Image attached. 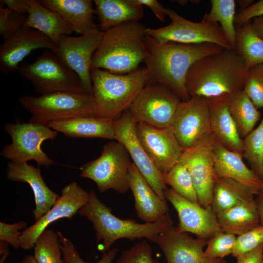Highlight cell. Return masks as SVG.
Masks as SVG:
<instances>
[{
    "label": "cell",
    "mask_w": 263,
    "mask_h": 263,
    "mask_svg": "<svg viewBox=\"0 0 263 263\" xmlns=\"http://www.w3.org/2000/svg\"><path fill=\"white\" fill-rule=\"evenodd\" d=\"M145 64L148 83L162 85L175 93L182 101L190 98L186 88L187 73L198 59L225 48L211 43H160L146 34Z\"/></svg>",
    "instance_id": "1"
},
{
    "label": "cell",
    "mask_w": 263,
    "mask_h": 263,
    "mask_svg": "<svg viewBox=\"0 0 263 263\" xmlns=\"http://www.w3.org/2000/svg\"><path fill=\"white\" fill-rule=\"evenodd\" d=\"M247 70L243 57L234 50L224 49L195 62L186 79L188 95L209 98L243 90Z\"/></svg>",
    "instance_id": "2"
},
{
    "label": "cell",
    "mask_w": 263,
    "mask_h": 263,
    "mask_svg": "<svg viewBox=\"0 0 263 263\" xmlns=\"http://www.w3.org/2000/svg\"><path fill=\"white\" fill-rule=\"evenodd\" d=\"M145 26L138 21H128L104 32L94 53L91 68L124 75L136 70L145 56Z\"/></svg>",
    "instance_id": "3"
},
{
    "label": "cell",
    "mask_w": 263,
    "mask_h": 263,
    "mask_svg": "<svg viewBox=\"0 0 263 263\" xmlns=\"http://www.w3.org/2000/svg\"><path fill=\"white\" fill-rule=\"evenodd\" d=\"M89 193V201L77 214L92 223L97 242H102L103 252L110 250L113 243L122 238L131 240L145 238L154 243L160 234L173 226L169 214L151 223L141 224L132 219H121L113 214L111 208L104 204L94 190H90Z\"/></svg>",
    "instance_id": "4"
},
{
    "label": "cell",
    "mask_w": 263,
    "mask_h": 263,
    "mask_svg": "<svg viewBox=\"0 0 263 263\" xmlns=\"http://www.w3.org/2000/svg\"><path fill=\"white\" fill-rule=\"evenodd\" d=\"M97 116L115 119L127 110L148 83L145 67L124 75L91 68Z\"/></svg>",
    "instance_id": "5"
},
{
    "label": "cell",
    "mask_w": 263,
    "mask_h": 263,
    "mask_svg": "<svg viewBox=\"0 0 263 263\" xmlns=\"http://www.w3.org/2000/svg\"><path fill=\"white\" fill-rule=\"evenodd\" d=\"M19 101L31 113L30 122L47 125L57 121L85 116H96L93 95L56 93L35 97L24 95Z\"/></svg>",
    "instance_id": "6"
},
{
    "label": "cell",
    "mask_w": 263,
    "mask_h": 263,
    "mask_svg": "<svg viewBox=\"0 0 263 263\" xmlns=\"http://www.w3.org/2000/svg\"><path fill=\"white\" fill-rule=\"evenodd\" d=\"M18 71L40 95L56 93L89 94L77 75L49 49H45L33 62L23 63Z\"/></svg>",
    "instance_id": "7"
},
{
    "label": "cell",
    "mask_w": 263,
    "mask_h": 263,
    "mask_svg": "<svg viewBox=\"0 0 263 263\" xmlns=\"http://www.w3.org/2000/svg\"><path fill=\"white\" fill-rule=\"evenodd\" d=\"M130 157L121 143L110 142L103 147L99 157L80 168V176L94 181L100 192L111 189L125 193L130 189L128 172L132 163Z\"/></svg>",
    "instance_id": "8"
},
{
    "label": "cell",
    "mask_w": 263,
    "mask_h": 263,
    "mask_svg": "<svg viewBox=\"0 0 263 263\" xmlns=\"http://www.w3.org/2000/svg\"><path fill=\"white\" fill-rule=\"evenodd\" d=\"M4 129L12 140L0 151V155L5 159L15 163L34 160L38 166L48 167L55 164L43 151L41 145L44 141L55 139L58 132L46 125L30 122L5 123Z\"/></svg>",
    "instance_id": "9"
},
{
    "label": "cell",
    "mask_w": 263,
    "mask_h": 263,
    "mask_svg": "<svg viewBox=\"0 0 263 263\" xmlns=\"http://www.w3.org/2000/svg\"><path fill=\"white\" fill-rule=\"evenodd\" d=\"M167 15L171 23L165 27L152 29L147 28L146 34L160 43L171 41L184 44L211 43L225 49H231L220 26L206 21L199 22L188 20L171 9L166 8Z\"/></svg>",
    "instance_id": "10"
},
{
    "label": "cell",
    "mask_w": 263,
    "mask_h": 263,
    "mask_svg": "<svg viewBox=\"0 0 263 263\" xmlns=\"http://www.w3.org/2000/svg\"><path fill=\"white\" fill-rule=\"evenodd\" d=\"M173 91L155 83H148L127 109L136 123L154 127L169 126L179 103Z\"/></svg>",
    "instance_id": "11"
},
{
    "label": "cell",
    "mask_w": 263,
    "mask_h": 263,
    "mask_svg": "<svg viewBox=\"0 0 263 263\" xmlns=\"http://www.w3.org/2000/svg\"><path fill=\"white\" fill-rule=\"evenodd\" d=\"M214 136L209 133L192 147L184 149L179 161L188 169L196 189L199 204L211 207L215 177L214 172Z\"/></svg>",
    "instance_id": "12"
},
{
    "label": "cell",
    "mask_w": 263,
    "mask_h": 263,
    "mask_svg": "<svg viewBox=\"0 0 263 263\" xmlns=\"http://www.w3.org/2000/svg\"><path fill=\"white\" fill-rule=\"evenodd\" d=\"M114 124L115 139L125 147L133 163L155 193L162 199L167 201L164 193L168 188L163 173L141 145L136 132V123L128 109L114 119Z\"/></svg>",
    "instance_id": "13"
},
{
    "label": "cell",
    "mask_w": 263,
    "mask_h": 263,
    "mask_svg": "<svg viewBox=\"0 0 263 263\" xmlns=\"http://www.w3.org/2000/svg\"><path fill=\"white\" fill-rule=\"evenodd\" d=\"M103 34L104 32L97 29L78 37L62 36L55 53L67 66L77 75L86 90L92 95L91 62Z\"/></svg>",
    "instance_id": "14"
},
{
    "label": "cell",
    "mask_w": 263,
    "mask_h": 263,
    "mask_svg": "<svg viewBox=\"0 0 263 263\" xmlns=\"http://www.w3.org/2000/svg\"><path fill=\"white\" fill-rule=\"evenodd\" d=\"M169 127L183 150L212 132L207 98L193 96L181 101Z\"/></svg>",
    "instance_id": "15"
},
{
    "label": "cell",
    "mask_w": 263,
    "mask_h": 263,
    "mask_svg": "<svg viewBox=\"0 0 263 263\" xmlns=\"http://www.w3.org/2000/svg\"><path fill=\"white\" fill-rule=\"evenodd\" d=\"M90 199V193L73 182L61 189V195L51 208L32 225L22 231L20 248L31 249L38 236L54 222L71 218Z\"/></svg>",
    "instance_id": "16"
},
{
    "label": "cell",
    "mask_w": 263,
    "mask_h": 263,
    "mask_svg": "<svg viewBox=\"0 0 263 263\" xmlns=\"http://www.w3.org/2000/svg\"><path fill=\"white\" fill-rule=\"evenodd\" d=\"M164 194L177 213L179 223L176 227L179 231L207 240L221 231L211 207H204L192 202L171 188H167Z\"/></svg>",
    "instance_id": "17"
},
{
    "label": "cell",
    "mask_w": 263,
    "mask_h": 263,
    "mask_svg": "<svg viewBox=\"0 0 263 263\" xmlns=\"http://www.w3.org/2000/svg\"><path fill=\"white\" fill-rule=\"evenodd\" d=\"M136 129L141 145L162 173L179 161L183 149L169 127L159 128L140 122L136 123Z\"/></svg>",
    "instance_id": "18"
},
{
    "label": "cell",
    "mask_w": 263,
    "mask_h": 263,
    "mask_svg": "<svg viewBox=\"0 0 263 263\" xmlns=\"http://www.w3.org/2000/svg\"><path fill=\"white\" fill-rule=\"evenodd\" d=\"M207 240L194 238L172 226L160 234L154 243L163 252L167 263H228L224 259H213L204 253Z\"/></svg>",
    "instance_id": "19"
},
{
    "label": "cell",
    "mask_w": 263,
    "mask_h": 263,
    "mask_svg": "<svg viewBox=\"0 0 263 263\" xmlns=\"http://www.w3.org/2000/svg\"><path fill=\"white\" fill-rule=\"evenodd\" d=\"M45 48L56 53L57 46L37 30L23 27L0 46V70L3 75L19 71V64L33 51Z\"/></svg>",
    "instance_id": "20"
},
{
    "label": "cell",
    "mask_w": 263,
    "mask_h": 263,
    "mask_svg": "<svg viewBox=\"0 0 263 263\" xmlns=\"http://www.w3.org/2000/svg\"><path fill=\"white\" fill-rule=\"evenodd\" d=\"M128 181L134 197L136 214L140 220L151 223L169 214L167 201L155 193L132 162L128 169Z\"/></svg>",
    "instance_id": "21"
},
{
    "label": "cell",
    "mask_w": 263,
    "mask_h": 263,
    "mask_svg": "<svg viewBox=\"0 0 263 263\" xmlns=\"http://www.w3.org/2000/svg\"><path fill=\"white\" fill-rule=\"evenodd\" d=\"M213 153L215 179H232L248 188L254 195L263 188V181L245 165L243 155L226 149L215 137Z\"/></svg>",
    "instance_id": "22"
},
{
    "label": "cell",
    "mask_w": 263,
    "mask_h": 263,
    "mask_svg": "<svg viewBox=\"0 0 263 263\" xmlns=\"http://www.w3.org/2000/svg\"><path fill=\"white\" fill-rule=\"evenodd\" d=\"M7 178L12 181L29 185L34 195L36 207L33 214L36 221L47 213L59 198V195L47 186L39 168L27 162H10L7 164Z\"/></svg>",
    "instance_id": "23"
},
{
    "label": "cell",
    "mask_w": 263,
    "mask_h": 263,
    "mask_svg": "<svg viewBox=\"0 0 263 263\" xmlns=\"http://www.w3.org/2000/svg\"><path fill=\"white\" fill-rule=\"evenodd\" d=\"M229 94L207 98L211 132L215 138L230 150L242 154L243 139L240 136L228 108Z\"/></svg>",
    "instance_id": "24"
},
{
    "label": "cell",
    "mask_w": 263,
    "mask_h": 263,
    "mask_svg": "<svg viewBox=\"0 0 263 263\" xmlns=\"http://www.w3.org/2000/svg\"><path fill=\"white\" fill-rule=\"evenodd\" d=\"M114 120L96 116H85L57 121L47 126L73 138L115 139Z\"/></svg>",
    "instance_id": "25"
},
{
    "label": "cell",
    "mask_w": 263,
    "mask_h": 263,
    "mask_svg": "<svg viewBox=\"0 0 263 263\" xmlns=\"http://www.w3.org/2000/svg\"><path fill=\"white\" fill-rule=\"evenodd\" d=\"M45 7L61 17L74 32L84 35L97 29L93 20L94 10L91 0H41Z\"/></svg>",
    "instance_id": "26"
},
{
    "label": "cell",
    "mask_w": 263,
    "mask_h": 263,
    "mask_svg": "<svg viewBox=\"0 0 263 263\" xmlns=\"http://www.w3.org/2000/svg\"><path fill=\"white\" fill-rule=\"evenodd\" d=\"M100 30L105 32L123 23L138 21L144 15L137 0H94Z\"/></svg>",
    "instance_id": "27"
},
{
    "label": "cell",
    "mask_w": 263,
    "mask_h": 263,
    "mask_svg": "<svg viewBox=\"0 0 263 263\" xmlns=\"http://www.w3.org/2000/svg\"><path fill=\"white\" fill-rule=\"evenodd\" d=\"M24 27L33 28L49 38L57 46L62 36L74 31L57 12L43 6L38 0H30Z\"/></svg>",
    "instance_id": "28"
},
{
    "label": "cell",
    "mask_w": 263,
    "mask_h": 263,
    "mask_svg": "<svg viewBox=\"0 0 263 263\" xmlns=\"http://www.w3.org/2000/svg\"><path fill=\"white\" fill-rule=\"evenodd\" d=\"M216 217L221 231L236 236L260 224L255 199L218 213Z\"/></svg>",
    "instance_id": "29"
},
{
    "label": "cell",
    "mask_w": 263,
    "mask_h": 263,
    "mask_svg": "<svg viewBox=\"0 0 263 263\" xmlns=\"http://www.w3.org/2000/svg\"><path fill=\"white\" fill-rule=\"evenodd\" d=\"M251 191L244 185L230 178L215 179L211 207L216 214L242 202L254 199Z\"/></svg>",
    "instance_id": "30"
},
{
    "label": "cell",
    "mask_w": 263,
    "mask_h": 263,
    "mask_svg": "<svg viewBox=\"0 0 263 263\" xmlns=\"http://www.w3.org/2000/svg\"><path fill=\"white\" fill-rule=\"evenodd\" d=\"M228 108L238 133L244 139L253 130L261 114L243 90L229 94Z\"/></svg>",
    "instance_id": "31"
},
{
    "label": "cell",
    "mask_w": 263,
    "mask_h": 263,
    "mask_svg": "<svg viewBox=\"0 0 263 263\" xmlns=\"http://www.w3.org/2000/svg\"><path fill=\"white\" fill-rule=\"evenodd\" d=\"M235 45L233 49L244 58L247 70L263 63V40L255 32L252 20L235 25Z\"/></svg>",
    "instance_id": "32"
},
{
    "label": "cell",
    "mask_w": 263,
    "mask_h": 263,
    "mask_svg": "<svg viewBox=\"0 0 263 263\" xmlns=\"http://www.w3.org/2000/svg\"><path fill=\"white\" fill-rule=\"evenodd\" d=\"M209 13L203 17L206 21L219 22L232 49L235 45L236 28L235 24L236 2L234 0H211Z\"/></svg>",
    "instance_id": "33"
},
{
    "label": "cell",
    "mask_w": 263,
    "mask_h": 263,
    "mask_svg": "<svg viewBox=\"0 0 263 263\" xmlns=\"http://www.w3.org/2000/svg\"><path fill=\"white\" fill-rule=\"evenodd\" d=\"M243 157L263 181V118L258 126L243 139Z\"/></svg>",
    "instance_id": "34"
},
{
    "label": "cell",
    "mask_w": 263,
    "mask_h": 263,
    "mask_svg": "<svg viewBox=\"0 0 263 263\" xmlns=\"http://www.w3.org/2000/svg\"><path fill=\"white\" fill-rule=\"evenodd\" d=\"M57 232L46 229L38 236L34 244V257L37 263H66Z\"/></svg>",
    "instance_id": "35"
},
{
    "label": "cell",
    "mask_w": 263,
    "mask_h": 263,
    "mask_svg": "<svg viewBox=\"0 0 263 263\" xmlns=\"http://www.w3.org/2000/svg\"><path fill=\"white\" fill-rule=\"evenodd\" d=\"M165 184L187 199L199 204L197 194L192 178L186 167L178 161L170 169L163 173Z\"/></svg>",
    "instance_id": "36"
},
{
    "label": "cell",
    "mask_w": 263,
    "mask_h": 263,
    "mask_svg": "<svg viewBox=\"0 0 263 263\" xmlns=\"http://www.w3.org/2000/svg\"><path fill=\"white\" fill-rule=\"evenodd\" d=\"M243 91L257 109L263 108V63L247 70Z\"/></svg>",
    "instance_id": "37"
},
{
    "label": "cell",
    "mask_w": 263,
    "mask_h": 263,
    "mask_svg": "<svg viewBox=\"0 0 263 263\" xmlns=\"http://www.w3.org/2000/svg\"><path fill=\"white\" fill-rule=\"evenodd\" d=\"M237 236L220 231L209 238L204 253L207 257L213 259H223L231 254L233 251Z\"/></svg>",
    "instance_id": "38"
},
{
    "label": "cell",
    "mask_w": 263,
    "mask_h": 263,
    "mask_svg": "<svg viewBox=\"0 0 263 263\" xmlns=\"http://www.w3.org/2000/svg\"><path fill=\"white\" fill-rule=\"evenodd\" d=\"M263 245V225L258 226L237 236L231 255L238 257L251 252Z\"/></svg>",
    "instance_id": "39"
},
{
    "label": "cell",
    "mask_w": 263,
    "mask_h": 263,
    "mask_svg": "<svg viewBox=\"0 0 263 263\" xmlns=\"http://www.w3.org/2000/svg\"><path fill=\"white\" fill-rule=\"evenodd\" d=\"M28 15L20 14L0 6V35L6 40L24 27Z\"/></svg>",
    "instance_id": "40"
},
{
    "label": "cell",
    "mask_w": 263,
    "mask_h": 263,
    "mask_svg": "<svg viewBox=\"0 0 263 263\" xmlns=\"http://www.w3.org/2000/svg\"><path fill=\"white\" fill-rule=\"evenodd\" d=\"M116 263H160L152 257V248L147 239L124 250Z\"/></svg>",
    "instance_id": "41"
},
{
    "label": "cell",
    "mask_w": 263,
    "mask_h": 263,
    "mask_svg": "<svg viewBox=\"0 0 263 263\" xmlns=\"http://www.w3.org/2000/svg\"><path fill=\"white\" fill-rule=\"evenodd\" d=\"M57 233L61 243L60 246L63 258L66 263H88L82 259L69 239L65 237L60 231H57ZM118 251V248L115 247L103 252L101 259L95 263H112Z\"/></svg>",
    "instance_id": "42"
},
{
    "label": "cell",
    "mask_w": 263,
    "mask_h": 263,
    "mask_svg": "<svg viewBox=\"0 0 263 263\" xmlns=\"http://www.w3.org/2000/svg\"><path fill=\"white\" fill-rule=\"evenodd\" d=\"M27 228V224L23 221L13 224L0 222V241H5L15 249L20 248L19 230Z\"/></svg>",
    "instance_id": "43"
},
{
    "label": "cell",
    "mask_w": 263,
    "mask_h": 263,
    "mask_svg": "<svg viewBox=\"0 0 263 263\" xmlns=\"http://www.w3.org/2000/svg\"><path fill=\"white\" fill-rule=\"evenodd\" d=\"M260 16H263V0L253 3L245 9H239L235 15V24H241Z\"/></svg>",
    "instance_id": "44"
},
{
    "label": "cell",
    "mask_w": 263,
    "mask_h": 263,
    "mask_svg": "<svg viewBox=\"0 0 263 263\" xmlns=\"http://www.w3.org/2000/svg\"><path fill=\"white\" fill-rule=\"evenodd\" d=\"M236 259V263H263V245Z\"/></svg>",
    "instance_id": "45"
},
{
    "label": "cell",
    "mask_w": 263,
    "mask_h": 263,
    "mask_svg": "<svg viewBox=\"0 0 263 263\" xmlns=\"http://www.w3.org/2000/svg\"><path fill=\"white\" fill-rule=\"evenodd\" d=\"M143 6L149 7L161 22H164L167 15L166 8L156 0H137Z\"/></svg>",
    "instance_id": "46"
},
{
    "label": "cell",
    "mask_w": 263,
    "mask_h": 263,
    "mask_svg": "<svg viewBox=\"0 0 263 263\" xmlns=\"http://www.w3.org/2000/svg\"><path fill=\"white\" fill-rule=\"evenodd\" d=\"M7 7L16 13L28 15L30 0H2Z\"/></svg>",
    "instance_id": "47"
},
{
    "label": "cell",
    "mask_w": 263,
    "mask_h": 263,
    "mask_svg": "<svg viewBox=\"0 0 263 263\" xmlns=\"http://www.w3.org/2000/svg\"><path fill=\"white\" fill-rule=\"evenodd\" d=\"M252 27L256 34L263 40V16L253 19Z\"/></svg>",
    "instance_id": "48"
},
{
    "label": "cell",
    "mask_w": 263,
    "mask_h": 263,
    "mask_svg": "<svg viewBox=\"0 0 263 263\" xmlns=\"http://www.w3.org/2000/svg\"><path fill=\"white\" fill-rule=\"evenodd\" d=\"M255 202L259 213L260 223L263 225V188L257 195Z\"/></svg>",
    "instance_id": "49"
},
{
    "label": "cell",
    "mask_w": 263,
    "mask_h": 263,
    "mask_svg": "<svg viewBox=\"0 0 263 263\" xmlns=\"http://www.w3.org/2000/svg\"><path fill=\"white\" fill-rule=\"evenodd\" d=\"M8 244L6 242H0V263H4L9 254Z\"/></svg>",
    "instance_id": "50"
},
{
    "label": "cell",
    "mask_w": 263,
    "mask_h": 263,
    "mask_svg": "<svg viewBox=\"0 0 263 263\" xmlns=\"http://www.w3.org/2000/svg\"><path fill=\"white\" fill-rule=\"evenodd\" d=\"M253 0H238L237 1V3L239 6L240 9H244L253 3Z\"/></svg>",
    "instance_id": "51"
},
{
    "label": "cell",
    "mask_w": 263,
    "mask_h": 263,
    "mask_svg": "<svg viewBox=\"0 0 263 263\" xmlns=\"http://www.w3.org/2000/svg\"><path fill=\"white\" fill-rule=\"evenodd\" d=\"M21 263H37L34 256L29 254L25 256Z\"/></svg>",
    "instance_id": "52"
},
{
    "label": "cell",
    "mask_w": 263,
    "mask_h": 263,
    "mask_svg": "<svg viewBox=\"0 0 263 263\" xmlns=\"http://www.w3.org/2000/svg\"><path fill=\"white\" fill-rule=\"evenodd\" d=\"M177 1V2L180 3L181 4L183 5H185L188 1L187 0H177L176 1Z\"/></svg>",
    "instance_id": "53"
},
{
    "label": "cell",
    "mask_w": 263,
    "mask_h": 263,
    "mask_svg": "<svg viewBox=\"0 0 263 263\" xmlns=\"http://www.w3.org/2000/svg\"></svg>",
    "instance_id": "54"
}]
</instances>
